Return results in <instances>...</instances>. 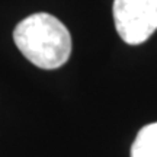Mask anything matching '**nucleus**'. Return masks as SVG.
<instances>
[{
	"label": "nucleus",
	"instance_id": "nucleus-1",
	"mask_svg": "<svg viewBox=\"0 0 157 157\" xmlns=\"http://www.w3.org/2000/svg\"><path fill=\"white\" fill-rule=\"evenodd\" d=\"M13 41L26 60L44 70L64 66L71 54V35L66 25L44 12L17 23Z\"/></svg>",
	"mask_w": 157,
	"mask_h": 157
},
{
	"label": "nucleus",
	"instance_id": "nucleus-2",
	"mask_svg": "<svg viewBox=\"0 0 157 157\" xmlns=\"http://www.w3.org/2000/svg\"><path fill=\"white\" fill-rule=\"evenodd\" d=\"M113 21L124 42L143 44L157 29V0H115Z\"/></svg>",
	"mask_w": 157,
	"mask_h": 157
},
{
	"label": "nucleus",
	"instance_id": "nucleus-3",
	"mask_svg": "<svg viewBox=\"0 0 157 157\" xmlns=\"http://www.w3.org/2000/svg\"><path fill=\"white\" fill-rule=\"evenodd\" d=\"M131 157H157V122H151L138 131L131 146Z\"/></svg>",
	"mask_w": 157,
	"mask_h": 157
}]
</instances>
